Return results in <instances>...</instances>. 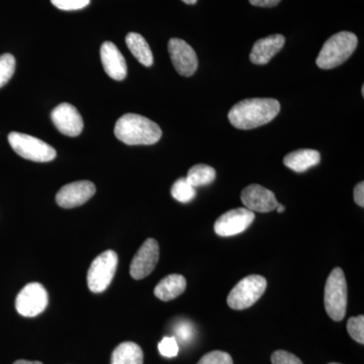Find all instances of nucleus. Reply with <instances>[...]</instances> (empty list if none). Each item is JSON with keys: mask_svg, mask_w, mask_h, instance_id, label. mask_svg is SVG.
Here are the masks:
<instances>
[{"mask_svg": "<svg viewBox=\"0 0 364 364\" xmlns=\"http://www.w3.org/2000/svg\"><path fill=\"white\" fill-rule=\"evenodd\" d=\"M255 215L246 208L228 210L215 223V234L221 237H231L243 233L252 224Z\"/></svg>", "mask_w": 364, "mask_h": 364, "instance_id": "9", "label": "nucleus"}, {"mask_svg": "<svg viewBox=\"0 0 364 364\" xmlns=\"http://www.w3.org/2000/svg\"><path fill=\"white\" fill-rule=\"evenodd\" d=\"M97 188L91 181H82L66 184L56 196L58 205L64 208L80 207L95 196Z\"/></svg>", "mask_w": 364, "mask_h": 364, "instance_id": "13", "label": "nucleus"}, {"mask_svg": "<svg viewBox=\"0 0 364 364\" xmlns=\"http://www.w3.org/2000/svg\"><path fill=\"white\" fill-rule=\"evenodd\" d=\"M114 135L127 145H153L161 139L162 131L148 117L126 114L117 119Z\"/></svg>", "mask_w": 364, "mask_h": 364, "instance_id": "2", "label": "nucleus"}, {"mask_svg": "<svg viewBox=\"0 0 364 364\" xmlns=\"http://www.w3.org/2000/svg\"><path fill=\"white\" fill-rule=\"evenodd\" d=\"M14 364H43L40 361L18 360Z\"/></svg>", "mask_w": 364, "mask_h": 364, "instance_id": "32", "label": "nucleus"}, {"mask_svg": "<svg viewBox=\"0 0 364 364\" xmlns=\"http://www.w3.org/2000/svg\"><path fill=\"white\" fill-rule=\"evenodd\" d=\"M347 331L352 339L364 344V317L363 315L350 318L347 322Z\"/></svg>", "mask_w": 364, "mask_h": 364, "instance_id": "25", "label": "nucleus"}, {"mask_svg": "<svg viewBox=\"0 0 364 364\" xmlns=\"http://www.w3.org/2000/svg\"><path fill=\"white\" fill-rule=\"evenodd\" d=\"M330 364H339V363H330Z\"/></svg>", "mask_w": 364, "mask_h": 364, "instance_id": "36", "label": "nucleus"}, {"mask_svg": "<svg viewBox=\"0 0 364 364\" xmlns=\"http://www.w3.org/2000/svg\"><path fill=\"white\" fill-rule=\"evenodd\" d=\"M171 195L173 198L181 203H189L195 198L196 188L189 184L186 177L177 179L171 188Z\"/></svg>", "mask_w": 364, "mask_h": 364, "instance_id": "22", "label": "nucleus"}, {"mask_svg": "<svg viewBox=\"0 0 364 364\" xmlns=\"http://www.w3.org/2000/svg\"><path fill=\"white\" fill-rule=\"evenodd\" d=\"M358 37L350 32H340L329 38L318 53L316 64L321 69H333L343 64L355 51Z\"/></svg>", "mask_w": 364, "mask_h": 364, "instance_id": "3", "label": "nucleus"}, {"mask_svg": "<svg viewBox=\"0 0 364 364\" xmlns=\"http://www.w3.org/2000/svg\"><path fill=\"white\" fill-rule=\"evenodd\" d=\"M272 364H303L301 359L291 352L277 350L272 355Z\"/></svg>", "mask_w": 364, "mask_h": 364, "instance_id": "29", "label": "nucleus"}, {"mask_svg": "<svg viewBox=\"0 0 364 364\" xmlns=\"http://www.w3.org/2000/svg\"><path fill=\"white\" fill-rule=\"evenodd\" d=\"M170 59L174 68L181 76H193L198 69V56L195 50L186 41L172 38L168 43Z\"/></svg>", "mask_w": 364, "mask_h": 364, "instance_id": "10", "label": "nucleus"}, {"mask_svg": "<svg viewBox=\"0 0 364 364\" xmlns=\"http://www.w3.org/2000/svg\"><path fill=\"white\" fill-rule=\"evenodd\" d=\"M186 289V279L182 275L170 274L157 284L154 294L161 301H169L183 294Z\"/></svg>", "mask_w": 364, "mask_h": 364, "instance_id": "18", "label": "nucleus"}, {"mask_svg": "<svg viewBox=\"0 0 364 364\" xmlns=\"http://www.w3.org/2000/svg\"><path fill=\"white\" fill-rule=\"evenodd\" d=\"M49 304L47 291L39 282H31L20 291L16 299V309L23 317H37Z\"/></svg>", "mask_w": 364, "mask_h": 364, "instance_id": "8", "label": "nucleus"}, {"mask_svg": "<svg viewBox=\"0 0 364 364\" xmlns=\"http://www.w3.org/2000/svg\"><path fill=\"white\" fill-rule=\"evenodd\" d=\"M354 200L359 207H364V182L361 181L354 188Z\"/></svg>", "mask_w": 364, "mask_h": 364, "instance_id": "30", "label": "nucleus"}, {"mask_svg": "<svg viewBox=\"0 0 364 364\" xmlns=\"http://www.w3.org/2000/svg\"><path fill=\"white\" fill-rule=\"evenodd\" d=\"M181 1H183L184 4H195L198 0H181Z\"/></svg>", "mask_w": 364, "mask_h": 364, "instance_id": "34", "label": "nucleus"}, {"mask_svg": "<svg viewBox=\"0 0 364 364\" xmlns=\"http://www.w3.org/2000/svg\"><path fill=\"white\" fill-rule=\"evenodd\" d=\"M100 58L105 73L114 80H124L127 76L126 60L116 45L112 42H105L100 48Z\"/></svg>", "mask_w": 364, "mask_h": 364, "instance_id": "15", "label": "nucleus"}, {"mask_svg": "<svg viewBox=\"0 0 364 364\" xmlns=\"http://www.w3.org/2000/svg\"><path fill=\"white\" fill-rule=\"evenodd\" d=\"M16 71V59L11 54L0 56V88L11 80Z\"/></svg>", "mask_w": 364, "mask_h": 364, "instance_id": "23", "label": "nucleus"}, {"mask_svg": "<svg viewBox=\"0 0 364 364\" xmlns=\"http://www.w3.org/2000/svg\"><path fill=\"white\" fill-rule=\"evenodd\" d=\"M53 124L63 135L77 136L83 130V119L74 105L63 102L55 107L51 112Z\"/></svg>", "mask_w": 364, "mask_h": 364, "instance_id": "12", "label": "nucleus"}, {"mask_svg": "<svg viewBox=\"0 0 364 364\" xmlns=\"http://www.w3.org/2000/svg\"><path fill=\"white\" fill-rule=\"evenodd\" d=\"M324 301L326 312L332 320H343L347 306V284L341 268H334L328 277Z\"/></svg>", "mask_w": 364, "mask_h": 364, "instance_id": "4", "label": "nucleus"}, {"mask_svg": "<svg viewBox=\"0 0 364 364\" xmlns=\"http://www.w3.org/2000/svg\"><path fill=\"white\" fill-rule=\"evenodd\" d=\"M280 1H282V0H249V2H250L252 6L259 7H274L277 6Z\"/></svg>", "mask_w": 364, "mask_h": 364, "instance_id": "31", "label": "nucleus"}, {"mask_svg": "<svg viewBox=\"0 0 364 364\" xmlns=\"http://www.w3.org/2000/svg\"><path fill=\"white\" fill-rule=\"evenodd\" d=\"M275 210H277V213H279V214H282V213H284V210H286V208H284V205H280V203H279V205H277V208H275Z\"/></svg>", "mask_w": 364, "mask_h": 364, "instance_id": "33", "label": "nucleus"}, {"mask_svg": "<svg viewBox=\"0 0 364 364\" xmlns=\"http://www.w3.org/2000/svg\"><path fill=\"white\" fill-rule=\"evenodd\" d=\"M321 161V155L318 151L301 149L294 151L284 157V163L287 168L294 172H305L318 165Z\"/></svg>", "mask_w": 364, "mask_h": 364, "instance_id": "17", "label": "nucleus"}, {"mask_svg": "<svg viewBox=\"0 0 364 364\" xmlns=\"http://www.w3.org/2000/svg\"><path fill=\"white\" fill-rule=\"evenodd\" d=\"M186 181L193 188L208 186L215 179V170L205 164H198L188 170Z\"/></svg>", "mask_w": 364, "mask_h": 364, "instance_id": "21", "label": "nucleus"}, {"mask_svg": "<svg viewBox=\"0 0 364 364\" xmlns=\"http://www.w3.org/2000/svg\"><path fill=\"white\" fill-rule=\"evenodd\" d=\"M286 38L282 35H272L258 40L250 53V61L256 65H265L282 49Z\"/></svg>", "mask_w": 364, "mask_h": 364, "instance_id": "16", "label": "nucleus"}, {"mask_svg": "<svg viewBox=\"0 0 364 364\" xmlns=\"http://www.w3.org/2000/svg\"><path fill=\"white\" fill-rule=\"evenodd\" d=\"M241 200L251 212L269 213L277 208L279 202L274 193L259 184H250L242 191Z\"/></svg>", "mask_w": 364, "mask_h": 364, "instance_id": "14", "label": "nucleus"}, {"mask_svg": "<svg viewBox=\"0 0 364 364\" xmlns=\"http://www.w3.org/2000/svg\"><path fill=\"white\" fill-rule=\"evenodd\" d=\"M198 364H233V359L227 352L215 350L203 355Z\"/></svg>", "mask_w": 364, "mask_h": 364, "instance_id": "26", "label": "nucleus"}, {"mask_svg": "<svg viewBox=\"0 0 364 364\" xmlns=\"http://www.w3.org/2000/svg\"><path fill=\"white\" fill-rule=\"evenodd\" d=\"M126 44L128 46L132 54L142 65L150 67L153 65L154 58H153L152 51L147 41L144 39L140 33H130L127 35Z\"/></svg>", "mask_w": 364, "mask_h": 364, "instance_id": "19", "label": "nucleus"}, {"mask_svg": "<svg viewBox=\"0 0 364 364\" xmlns=\"http://www.w3.org/2000/svg\"><path fill=\"white\" fill-rule=\"evenodd\" d=\"M158 349L164 358H176L179 352L178 342L174 337H164L158 345Z\"/></svg>", "mask_w": 364, "mask_h": 364, "instance_id": "27", "label": "nucleus"}, {"mask_svg": "<svg viewBox=\"0 0 364 364\" xmlns=\"http://www.w3.org/2000/svg\"><path fill=\"white\" fill-rule=\"evenodd\" d=\"M9 142L16 154L31 161L50 162L57 156L51 145L26 134L13 132L9 135Z\"/></svg>", "mask_w": 364, "mask_h": 364, "instance_id": "6", "label": "nucleus"}, {"mask_svg": "<svg viewBox=\"0 0 364 364\" xmlns=\"http://www.w3.org/2000/svg\"><path fill=\"white\" fill-rule=\"evenodd\" d=\"M280 112L279 100L274 98H249L230 109V123L239 130H252L270 123Z\"/></svg>", "mask_w": 364, "mask_h": 364, "instance_id": "1", "label": "nucleus"}, {"mask_svg": "<svg viewBox=\"0 0 364 364\" xmlns=\"http://www.w3.org/2000/svg\"><path fill=\"white\" fill-rule=\"evenodd\" d=\"M52 4L61 11H78L90 4V0H51Z\"/></svg>", "mask_w": 364, "mask_h": 364, "instance_id": "28", "label": "nucleus"}, {"mask_svg": "<svg viewBox=\"0 0 364 364\" xmlns=\"http://www.w3.org/2000/svg\"><path fill=\"white\" fill-rule=\"evenodd\" d=\"M142 348L134 342H123L112 354L111 364H143Z\"/></svg>", "mask_w": 364, "mask_h": 364, "instance_id": "20", "label": "nucleus"}, {"mask_svg": "<svg viewBox=\"0 0 364 364\" xmlns=\"http://www.w3.org/2000/svg\"><path fill=\"white\" fill-rule=\"evenodd\" d=\"M173 330L174 334H176L174 338L181 341L182 344L191 343L196 335L195 327L191 322L186 320H181L176 323Z\"/></svg>", "mask_w": 364, "mask_h": 364, "instance_id": "24", "label": "nucleus"}, {"mask_svg": "<svg viewBox=\"0 0 364 364\" xmlns=\"http://www.w3.org/2000/svg\"><path fill=\"white\" fill-rule=\"evenodd\" d=\"M117 255L114 251L107 250L91 263L87 273V286L92 293L105 291L112 284L116 274Z\"/></svg>", "mask_w": 364, "mask_h": 364, "instance_id": "7", "label": "nucleus"}, {"mask_svg": "<svg viewBox=\"0 0 364 364\" xmlns=\"http://www.w3.org/2000/svg\"><path fill=\"white\" fill-rule=\"evenodd\" d=\"M361 92H363V97L364 95V86H363V90H361Z\"/></svg>", "mask_w": 364, "mask_h": 364, "instance_id": "35", "label": "nucleus"}, {"mask_svg": "<svg viewBox=\"0 0 364 364\" xmlns=\"http://www.w3.org/2000/svg\"><path fill=\"white\" fill-rule=\"evenodd\" d=\"M267 282L261 275H249L240 280L228 296V305L233 310L250 308L267 291Z\"/></svg>", "mask_w": 364, "mask_h": 364, "instance_id": "5", "label": "nucleus"}, {"mask_svg": "<svg viewBox=\"0 0 364 364\" xmlns=\"http://www.w3.org/2000/svg\"><path fill=\"white\" fill-rule=\"evenodd\" d=\"M159 260V244L155 239H147L132 260L130 273L134 279L147 277Z\"/></svg>", "mask_w": 364, "mask_h": 364, "instance_id": "11", "label": "nucleus"}]
</instances>
